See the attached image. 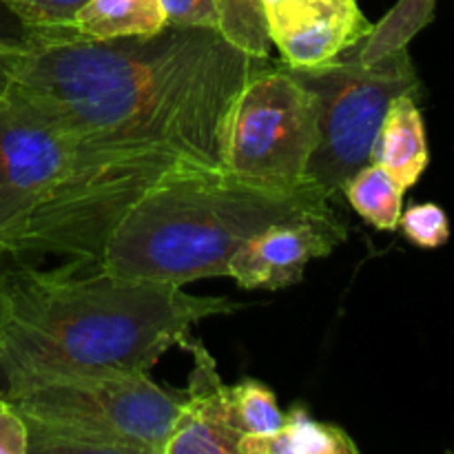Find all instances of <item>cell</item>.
Here are the masks:
<instances>
[{
	"instance_id": "44dd1931",
	"label": "cell",
	"mask_w": 454,
	"mask_h": 454,
	"mask_svg": "<svg viewBox=\"0 0 454 454\" xmlns=\"http://www.w3.org/2000/svg\"><path fill=\"white\" fill-rule=\"evenodd\" d=\"M167 27L176 29H213L220 27L215 0H162Z\"/></svg>"
},
{
	"instance_id": "7402d4cb",
	"label": "cell",
	"mask_w": 454,
	"mask_h": 454,
	"mask_svg": "<svg viewBox=\"0 0 454 454\" xmlns=\"http://www.w3.org/2000/svg\"><path fill=\"white\" fill-rule=\"evenodd\" d=\"M29 452V433L25 419L16 411L9 397L0 393V454Z\"/></svg>"
},
{
	"instance_id": "4fadbf2b",
	"label": "cell",
	"mask_w": 454,
	"mask_h": 454,
	"mask_svg": "<svg viewBox=\"0 0 454 454\" xmlns=\"http://www.w3.org/2000/svg\"><path fill=\"white\" fill-rule=\"evenodd\" d=\"M71 27L84 38L114 40L158 34L167 18L162 0H89Z\"/></svg>"
},
{
	"instance_id": "8fae6325",
	"label": "cell",
	"mask_w": 454,
	"mask_h": 454,
	"mask_svg": "<svg viewBox=\"0 0 454 454\" xmlns=\"http://www.w3.org/2000/svg\"><path fill=\"white\" fill-rule=\"evenodd\" d=\"M428 140L417 96H399L390 102L371 151V162L380 164L403 189H411L428 167Z\"/></svg>"
},
{
	"instance_id": "8992f818",
	"label": "cell",
	"mask_w": 454,
	"mask_h": 454,
	"mask_svg": "<svg viewBox=\"0 0 454 454\" xmlns=\"http://www.w3.org/2000/svg\"><path fill=\"white\" fill-rule=\"evenodd\" d=\"M319 105L291 67L262 65L244 82L226 115L222 167L257 186L295 191L313 182Z\"/></svg>"
},
{
	"instance_id": "30bf717a",
	"label": "cell",
	"mask_w": 454,
	"mask_h": 454,
	"mask_svg": "<svg viewBox=\"0 0 454 454\" xmlns=\"http://www.w3.org/2000/svg\"><path fill=\"white\" fill-rule=\"evenodd\" d=\"M180 348L193 357V371L164 454H238L242 434L235 428L229 386L215 359L193 335H186Z\"/></svg>"
},
{
	"instance_id": "3957f363",
	"label": "cell",
	"mask_w": 454,
	"mask_h": 454,
	"mask_svg": "<svg viewBox=\"0 0 454 454\" xmlns=\"http://www.w3.org/2000/svg\"><path fill=\"white\" fill-rule=\"evenodd\" d=\"M333 202L317 182L279 191L238 180L224 168H182L158 182L124 215L98 266L177 286L229 278L231 257L253 235Z\"/></svg>"
},
{
	"instance_id": "d6986e66",
	"label": "cell",
	"mask_w": 454,
	"mask_h": 454,
	"mask_svg": "<svg viewBox=\"0 0 454 454\" xmlns=\"http://www.w3.org/2000/svg\"><path fill=\"white\" fill-rule=\"evenodd\" d=\"M399 229L415 247L439 248L450 239V222L439 204H412L402 211Z\"/></svg>"
},
{
	"instance_id": "603a6c76",
	"label": "cell",
	"mask_w": 454,
	"mask_h": 454,
	"mask_svg": "<svg viewBox=\"0 0 454 454\" xmlns=\"http://www.w3.org/2000/svg\"><path fill=\"white\" fill-rule=\"evenodd\" d=\"M4 319H7V270L3 269V262H0V328H3Z\"/></svg>"
},
{
	"instance_id": "5bb4252c",
	"label": "cell",
	"mask_w": 454,
	"mask_h": 454,
	"mask_svg": "<svg viewBox=\"0 0 454 454\" xmlns=\"http://www.w3.org/2000/svg\"><path fill=\"white\" fill-rule=\"evenodd\" d=\"M341 193L355 213L380 231H397L403 211V189L380 164H364L341 184Z\"/></svg>"
},
{
	"instance_id": "2e32d148",
	"label": "cell",
	"mask_w": 454,
	"mask_h": 454,
	"mask_svg": "<svg viewBox=\"0 0 454 454\" xmlns=\"http://www.w3.org/2000/svg\"><path fill=\"white\" fill-rule=\"evenodd\" d=\"M220 31L235 49L257 60H269L270 38L262 0H215Z\"/></svg>"
},
{
	"instance_id": "ba28073f",
	"label": "cell",
	"mask_w": 454,
	"mask_h": 454,
	"mask_svg": "<svg viewBox=\"0 0 454 454\" xmlns=\"http://www.w3.org/2000/svg\"><path fill=\"white\" fill-rule=\"evenodd\" d=\"M348 238V226L333 204L279 220L253 235L229 262V278L238 286L278 288L301 282L309 262L322 260Z\"/></svg>"
},
{
	"instance_id": "ffe728a7",
	"label": "cell",
	"mask_w": 454,
	"mask_h": 454,
	"mask_svg": "<svg viewBox=\"0 0 454 454\" xmlns=\"http://www.w3.org/2000/svg\"><path fill=\"white\" fill-rule=\"evenodd\" d=\"M27 51L25 27L0 3V105L12 91L18 65Z\"/></svg>"
},
{
	"instance_id": "ac0fdd59",
	"label": "cell",
	"mask_w": 454,
	"mask_h": 454,
	"mask_svg": "<svg viewBox=\"0 0 454 454\" xmlns=\"http://www.w3.org/2000/svg\"><path fill=\"white\" fill-rule=\"evenodd\" d=\"M25 29L71 27L89 0H0Z\"/></svg>"
},
{
	"instance_id": "9c48e42d",
	"label": "cell",
	"mask_w": 454,
	"mask_h": 454,
	"mask_svg": "<svg viewBox=\"0 0 454 454\" xmlns=\"http://www.w3.org/2000/svg\"><path fill=\"white\" fill-rule=\"evenodd\" d=\"M270 44L293 69L337 60L372 31L357 0H262Z\"/></svg>"
},
{
	"instance_id": "e0dca14e",
	"label": "cell",
	"mask_w": 454,
	"mask_h": 454,
	"mask_svg": "<svg viewBox=\"0 0 454 454\" xmlns=\"http://www.w3.org/2000/svg\"><path fill=\"white\" fill-rule=\"evenodd\" d=\"M229 395L235 428L242 437L269 434L284 424V412L279 411L273 390L262 381L247 377L229 386Z\"/></svg>"
},
{
	"instance_id": "5b68a950",
	"label": "cell",
	"mask_w": 454,
	"mask_h": 454,
	"mask_svg": "<svg viewBox=\"0 0 454 454\" xmlns=\"http://www.w3.org/2000/svg\"><path fill=\"white\" fill-rule=\"evenodd\" d=\"M357 47L313 69L291 67L319 105V142L309 177L333 200L357 168L371 162L372 145L390 102L421 91L408 47L375 62L359 60Z\"/></svg>"
},
{
	"instance_id": "9a60e30c",
	"label": "cell",
	"mask_w": 454,
	"mask_h": 454,
	"mask_svg": "<svg viewBox=\"0 0 454 454\" xmlns=\"http://www.w3.org/2000/svg\"><path fill=\"white\" fill-rule=\"evenodd\" d=\"M437 0H397L368 38L357 47L359 60L375 62L388 53L406 49L434 20Z\"/></svg>"
},
{
	"instance_id": "277c9868",
	"label": "cell",
	"mask_w": 454,
	"mask_h": 454,
	"mask_svg": "<svg viewBox=\"0 0 454 454\" xmlns=\"http://www.w3.org/2000/svg\"><path fill=\"white\" fill-rule=\"evenodd\" d=\"M4 384L27 454H164L182 403L149 372H29Z\"/></svg>"
},
{
	"instance_id": "52a82bcc",
	"label": "cell",
	"mask_w": 454,
	"mask_h": 454,
	"mask_svg": "<svg viewBox=\"0 0 454 454\" xmlns=\"http://www.w3.org/2000/svg\"><path fill=\"white\" fill-rule=\"evenodd\" d=\"M80 133L20 93L0 105V253L16 255L31 222L56 200L78 155Z\"/></svg>"
},
{
	"instance_id": "7c38bea8",
	"label": "cell",
	"mask_w": 454,
	"mask_h": 454,
	"mask_svg": "<svg viewBox=\"0 0 454 454\" xmlns=\"http://www.w3.org/2000/svg\"><path fill=\"white\" fill-rule=\"evenodd\" d=\"M348 433L335 424L313 419L306 408L284 412V424L269 434L239 439L238 454H357Z\"/></svg>"
},
{
	"instance_id": "6da1fadb",
	"label": "cell",
	"mask_w": 454,
	"mask_h": 454,
	"mask_svg": "<svg viewBox=\"0 0 454 454\" xmlns=\"http://www.w3.org/2000/svg\"><path fill=\"white\" fill-rule=\"evenodd\" d=\"M25 38L12 91L67 127L202 168H224L226 115L269 62L213 29L164 27L153 35L93 40L56 27L25 29Z\"/></svg>"
},
{
	"instance_id": "7a4b0ae2",
	"label": "cell",
	"mask_w": 454,
	"mask_h": 454,
	"mask_svg": "<svg viewBox=\"0 0 454 454\" xmlns=\"http://www.w3.org/2000/svg\"><path fill=\"white\" fill-rule=\"evenodd\" d=\"M74 260L53 270H7V319L0 328V375L124 372L142 375L191 328L239 309L224 297L189 295L158 279L84 273Z\"/></svg>"
}]
</instances>
